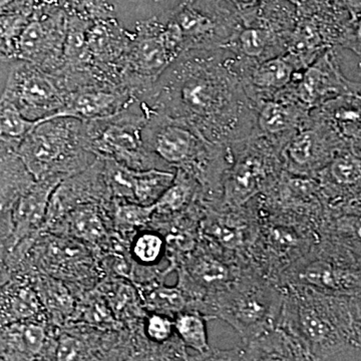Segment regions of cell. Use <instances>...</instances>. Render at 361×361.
Listing matches in <instances>:
<instances>
[{
	"mask_svg": "<svg viewBox=\"0 0 361 361\" xmlns=\"http://www.w3.org/2000/svg\"><path fill=\"white\" fill-rule=\"evenodd\" d=\"M141 102L221 146L246 141L255 130L257 104L247 92L236 54L223 47L180 54Z\"/></svg>",
	"mask_w": 361,
	"mask_h": 361,
	"instance_id": "cell-1",
	"label": "cell"
},
{
	"mask_svg": "<svg viewBox=\"0 0 361 361\" xmlns=\"http://www.w3.org/2000/svg\"><path fill=\"white\" fill-rule=\"evenodd\" d=\"M141 104L146 113L145 146L161 170L185 171L200 183L206 200L222 199L223 178L231 166L232 147L213 144L190 123Z\"/></svg>",
	"mask_w": 361,
	"mask_h": 361,
	"instance_id": "cell-2",
	"label": "cell"
},
{
	"mask_svg": "<svg viewBox=\"0 0 361 361\" xmlns=\"http://www.w3.org/2000/svg\"><path fill=\"white\" fill-rule=\"evenodd\" d=\"M279 323L296 337L310 360H344L360 353L351 330L348 296L310 287L283 286Z\"/></svg>",
	"mask_w": 361,
	"mask_h": 361,
	"instance_id": "cell-3",
	"label": "cell"
},
{
	"mask_svg": "<svg viewBox=\"0 0 361 361\" xmlns=\"http://www.w3.org/2000/svg\"><path fill=\"white\" fill-rule=\"evenodd\" d=\"M283 301L281 287L249 264L234 283L208 297L197 311L228 323L246 344L277 324Z\"/></svg>",
	"mask_w": 361,
	"mask_h": 361,
	"instance_id": "cell-4",
	"label": "cell"
},
{
	"mask_svg": "<svg viewBox=\"0 0 361 361\" xmlns=\"http://www.w3.org/2000/svg\"><path fill=\"white\" fill-rule=\"evenodd\" d=\"M13 274L42 273L65 282L75 293L94 288L104 278L99 254L70 237L40 231L11 253Z\"/></svg>",
	"mask_w": 361,
	"mask_h": 361,
	"instance_id": "cell-5",
	"label": "cell"
},
{
	"mask_svg": "<svg viewBox=\"0 0 361 361\" xmlns=\"http://www.w3.org/2000/svg\"><path fill=\"white\" fill-rule=\"evenodd\" d=\"M257 227L248 253L254 269L277 284L278 278L320 240V224L271 206L261 195L250 200Z\"/></svg>",
	"mask_w": 361,
	"mask_h": 361,
	"instance_id": "cell-6",
	"label": "cell"
},
{
	"mask_svg": "<svg viewBox=\"0 0 361 361\" xmlns=\"http://www.w3.org/2000/svg\"><path fill=\"white\" fill-rule=\"evenodd\" d=\"M16 154L35 180L66 179L90 167L97 158L87 146L84 121L71 116L39 121Z\"/></svg>",
	"mask_w": 361,
	"mask_h": 361,
	"instance_id": "cell-7",
	"label": "cell"
},
{
	"mask_svg": "<svg viewBox=\"0 0 361 361\" xmlns=\"http://www.w3.org/2000/svg\"><path fill=\"white\" fill-rule=\"evenodd\" d=\"M280 287L304 286L323 293L353 296L361 293V255L326 238L281 273Z\"/></svg>",
	"mask_w": 361,
	"mask_h": 361,
	"instance_id": "cell-8",
	"label": "cell"
},
{
	"mask_svg": "<svg viewBox=\"0 0 361 361\" xmlns=\"http://www.w3.org/2000/svg\"><path fill=\"white\" fill-rule=\"evenodd\" d=\"M161 18L180 56L190 51L222 49L241 25L238 14L222 0H180Z\"/></svg>",
	"mask_w": 361,
	"mask_h": 361,
	"instance_id": "cell-9",
	"label": "cell"
},
{
	"mask_svg": "<svg viewBox=\"0 0 361 361\" xmlns=\"http://www.w3.org/2000/svg\"><path fill=\"white\" fill-rule=\"evenodd\" d=\"M146 113L135 99L127 109L97 120L84 121L85 139L92 153L135 170L160 169L142 139Z\"/></svg>",
	"mask_w": 361,
	"mask_h": 361,
	"instance_id": "cell-10",
	"label": "cell"
},
{
	"mask_svg": "<svg viewBox=\"0 0 361 361\" xmlns=\"http://www.w3.org/2000/svg\"><path fill=\"white\" fill-rule=\"evenodd\" d=\"M231 147L233 160L223 178L222 200L243 206L276 184L284 171L281 152L254 135Z\"/></svg>",
	"mask_w": 361,
	"mask_h": 361,
	"instance_id": "cell-11",
	"label": "cell"
},
{
	"mask_svg": "<svg viewBox=\"0 0 361 361\" xmlns=\"http://www.w3.org/2000/svg\"><path fill=\"white\" fill-rule=\"evenodd\" d=\"M249 265L248 261L223 250L201 237L198 245L176 267L177 286L189 300L188 310H198L208 297L234 283Z\"/></svg>",
	"mask_w": 361,
	"mask_h": 361,
	"instance_id": "cell-12",
	"label": "cell"
},
{
	"mask_svg": "<svg viewBox=\"0 0 361 361\" xmlns=\"http://www.w3.org/2000/svg\"><path fill=\"white\" fill-rule=\"evenodd\" d=\"M179 56L168 39L161 16L139 21L126 59L123 85L135 99L142 101Z\"/></svg>",
	"mask_w": 361,
	"mask_h": 361,
	"instance_id": "cell-13",
	"label": "cell"
},
{
	"mask_svg": "<svg viewBox=\"0 0 361 361\" xmlns=\"http://www.w3.org/2000/svg\"><path fill=\"white\" fill-rule=\"evenodd\" d=\"M1 97L30 121L56 116L65 106L68 90L63 78L28 61H14Z\"/></svg>",
	"mask_w": 361,
	"mask_h": 361,
	"instance_id": "cell-14",
	"label": "cell"
},
{
	"mask_svg": "<svg viewBox=\"0 0 361 361\" xmlns=\"http://www.w3.org/2000/svg\"><path fill=\"white\" fill-rule=\"evenodd\" d=\"M68 7L37 4L16 44V61H23L58 73L63 65Z\"/></svg>",
	"mask_w": 361,
	"mask_h": 361,
	"instance_id": "cell-15",
	"label": "cell"
},
{
	"mask_svg": "<svg viewBox=\"0 0 361 361\" xmlns=\"http://www.w3.org/2000/svg\"><path fill=\"white\" fill-rule=\"evenodd\" d=\"M345 142L329 123L311 111L307 123L282 149L284 171L316 179Z\"/></svg>",
	"mask_w": 361,
	"mask_h": 361,
	"instance_id": "cell-16",
	"label": "cell"
},
{
	"mask_svg": "<svg viewBox=\"0 0 361 361\" xmlns=\"http://www.w3.org/2000/svg\"><path fill=\"white\" fill-rule=\"evenodd\" d=\"M201 237L223 250L248 261V253L255 238V210L250 201L243 206H233L222 199L203 200Z\"/></svg>",
	"mask_w": 361,
	"mask_h": 361,
	"instance_id": "cell-17",
	"label": "cell"
},
{
	"mask_svg": "<svg viewBox=\"0 0 361 361\" xmlns=\"http://www.w3.org/2000/svg\"><path fill=\"white\" fill-rule=\"evenodd\" d=\"M286 92L313 111L344 94H361V85L344 77L331 47L299 71Z\"/></svg>",
	"mask_w": 361,
	"mask_h": 361,
	"instance_id": "cell-18",
	"label": "cell"
},
{
	"mask_svg": "<svg viewBox=\"0 0 361 361\" xmlns=\"http://www.w3.org/2000/svg\"><path fill=\"white\" fill-rule=\"evenodd\" d=\"M109 205L110 203L78 206L42 231L78 240L94 249L99 257L110 252H126L129 243L118 238L114 232Z\"/></svg>",
	"mask_w": 361,
	"mask_h": 361,
	"instance_id": "cell-19",
	"label": "cell"
},
{
	"mask_svg": "<svg viewBox=\"0 0 361 361\" xmlns=\"http://www.w3.org/2000/svg\"><path fill=\"white\" fill-rule=\"evenodd\" d=\"M132 32L118 20L92 21L87 32V56L92 78L101 84L123 85Z\"/></svg>",
	"mask_w": 361,
	"mask_h": 361,
	"instance_id": "cell-20",
	"label": "cell"
},
{
	"mask_svg": "<svg viewBox=\"0 0 361 361\" xmlns=\"http://www.w3.org/2000/svg\"><path fill=\"white\" fill-rule=\"evenodd\" d=\"M111 200L104 175V159L97 157L90 167L59 183L51 195L42 229L78 206L85 204L106 205Z\"/></svg>",
	"mask_w": 361,
	"mask_h": 361,
	"instance_id": "cell-21",
	"label": "cell"
},
{
	"mask_svg": "<svg viewBox=\"0 0 361 361\" xmlns=\"http://www.w3.org/2000/svg\"><path fill=\"white\" fill-rule=\"evenodd\" d=\"M59 329L47 319L25 320L0 327V360H54Z\"/></svg>",
	"mask_w": 361,
	"mask_h": 361,
	"instance_id": "cell-22",
	"label": "cell"
},
{
	"mask_svg": "<svg viewBox=\"0 0 361 361\" xmlns=\"http://www.w3.org/2000/svg\"><path fill=\"white\" fill-rule=\"evenodd\" d=\"M311 111L282 90L273 99L259 104L254 135L263 137L280 152L307 123Z\"/></svg>",
	"mask_w": 361,
	"mask_h": 361,
	"instance_id": "cell-23",
	"label": "cell"
},
{
	"mask_svg": "<svg viewBox=\"0 0 361 361\" xmlns=\"http://www.w3.org/2000/svg\"><path fill=\"white\" fill-rule=\"evenodd\" d=\"M239 71L252 101L257 104L273 99L293 82L303 66L288 52L254 61L238 56Z\"/></svg>",
	"mask_w": 361,
	"mask_h": 361,
	"instance_id": "cell-24",
	"label": "cell"
},
{
	"mask_svg": "<svg viewBox=\"0 0 361 361\" xmlns=\"http://www.w3.org/2000/svg\"><path fill=\"white\" fill-rule=\"evenodd\" d=\"M135 99L132 92L123 85H82L68 92L65 106L52 118L71 116L82 121L108 118L127 109Z\"/></svg>",
	"mask_w": 361,
	"mask_h": 361,
	"instance_id": "cell-25",
	"label": "cell"
},
{
	"mask_svg": "<svg viewBox=\"0 0 361 361\" xmlns=\"http://www.w3.org/2000/svg\"><path fill=\"white\" fill-rule=\"evenodd\" d=\"M63 180L65 179L61 177L35 180L32 186L20 197L13 211V247L42 231L51 195Z\"/></svg>",
	"mask_w": 361,
	"mask_h": 361,
	"instance_id": "cell-26",
	"label": "cell"
},
{
	"mask_svg": "<svg viewBox=\"0 0 361 361\" xmlns=\"http://www.w3.org/2000/svg\"><path fill=\"white\" fill-rule=\"evenodd\" d=\"M35 182L18 154L8 152L0 158V238L13 245L14 208Z\"/></svg>",
	"mask_w": 361,
	"mask_h": 361,
	"instance_id": "cell-27",
	"label": "cell"
},
{
	"mask_svg": "<svg viewBox=\"0 0 361 361\" xmlns=\"http://www.w3.org/2000/svg\"><path fill=\"white\" fill-rule=\"evenodd\" d=\"M35 319L49 318L30 278L16 273L0 289V327Z\"/></svg>",
	"mask_w": 361,
	"mask_h": 361,
	"instance_id": "cell-28",
	"label": "cell"
},
{
	"mask_svg": "<svg viewBox=\"0 0 361 361\" xmlns=\"http://www.w3.org/2000/svg\"><path fill=\"white\" fill-rule=\"evenodd\" d=\"M108 301L116 319L130 332L142 326L148 311L142 305L137 288L130 280L118 277H104L97 285Z\"/></svg>",
	"mask_w": 361,
	"mask_h": 361,
	"instance_id": "cell-29",
	"label": "cell"
},
{
	"mask_svg": "<svg viewBox=\"0 0 361 361\" xmlns=\"http://www.w3.org/2000/svg\"><path fill=\"white\" fill-rule=\"evenodd\" d=\"M244 360H310L296 337L278 322L249 343H242Z\"/></svg>",
	"mask_w": 361,
	"mask_h": 361,
	"instance_id": "cell-30",
	"label": "cell"
},
{
	"mask_svg": "<svg viewBox=\"0 0 361 361\" xmlns=\"http://www.w3.org/2000/svg\"><path fill=\"white\" fill-rule=\"evenodd\" d=\"M23 275L30 278L39 294L49 323L61 327L70 322L77 305L78 294L65 282L49 275L37 272Z\"/></svg>",
	"mask_w": 361,
	"mask_h": 361,
	"instance_id": "cell-31",
	"label": "cell"
},
{
	"mask_svg": "<svg viewBox=\"0 0 361 361\" xmlns=\"http://www.w3.org/2000/svg\"><path fill=\"white\" fill-rule=\"evenodd\" d=\"M320 238L332 240L361 255V205L327 207Z\"/></svg>",
	"mask_w": 361,
	"mask_h": 361,
	"instance_id": "cell-32",
	"label": "cell"
},
{
	"mask_svg": "<svg viewBox=\"0 0 361 361\" xmlns=\"http://www.w3.org/2000/svg\"><path fill=\"white\" fill-rule=\"evenodd\" d=\"M200 183L183 170H176L170 187L155 203L153 218L168 219L186 212L203 196Z\"/></svg>",
	"mask_w": 361,
	"mask_h": 361,
	"instance_id": "cell-33",
	"label": "cell"
},
{
	"mask_svg": "<svg viewBox=\"0 0 361 361\" xmlns=\"http://www.w3.org/2000/svg\"><path fill=\"white\" fill-rule=\"evenodd\" d=\"M345 141H361V94H344L313 110Z\"/></svg>",
	"mask_w": 361,
	"mask_h": 361,
	"instance_id": "cell-34",
	"label": "cell"
},
{
	"mask_svg": "<svg viewBox=\"0 0 361 361\" xmlns=\"http://www.w3.org/2000/svg\"><path fill=\"white\" fill-rule=\"evenodd\" d=\"M134 285L148 312L161 313L175 318L179 313L188 310L189 300L184 292L177 285H166L164 278Z\"/></svg>",
	"mask_w": 361,
	"mask_h": 361,
	"instance_id": "cell-35",
	"label": "cell"
},
{
	"mask_svg": "<svg viewBox=\"0 0 361 361\" xmlns=\"http://www.w3.org/2000/svg\"><path fill=\"white\" fill-rule=\"evenodd\" d=\"M68 322L80 323L104 331L126 329L116 319L108 301L97 286L78 294L75 312Z\"/></svg>",
	"mask_w": 361,
	"mask_h": 361,
	"instance_id": "cell-36",
	"label": "cell"
},
{
	"mask_svg": "<svg viewBox=\"0 0 361 361\" xmlns=\"http://www.w3.org/2000/svg\"><path fill=\"white\" fill-rule=\"evenodd\" d=\"M155 211L154 205L113 199L109 205L111 225L118 238L130 243L140 230L149 227Z\"/></svg>",
	"mask_w": 361,
	"mask_h": 361,
	"instance_id": "cell-37",
	"label": "cell"
},
{
	"mask_svg": "<svg viewBox=\"0 0 361 361\" xmlns=\"http://www.w3.org/2000/svg\"><path fill=\"white\" fill-rule=\"evenodd\" d=\"M129 256L135 267L141 269H166L163 262L167 259V244L163 234L152 227L140 230L129 244Z\"/></svg>",
	"mask_w": 361,
	"mask_h": 361,
	"instance_id": "cell-38",
	"label": "cell"
},
{
	"mask_svg": "<svg viewBox=\"0 0 361 361\" xmlns=\"http://www.w3.org/2000/svg\"><path fill=\"white\" fill-rule=\"evenodd\" d=\"M39 122L27 120L13 104L0 97V149L16 153Z\"/></svg>",
	"mask_w": 361,
	"mask_h": 361,
	"instance_id": "cell-39",
	"label": "cell"
},
{
	"mask_svg": "<svg viewBox=\"0 0 361 361\" xmlns=\"http://www.w3.org/2000/svg\"><path fill=\"white\" fill-rule=\"evenodd\" d=\"M176 334L188 349L196 353V360H203L211 350L209 344L207 316L198 311L185 310L174 318Z\"/></svg>",
	"mask_w": 361,
	"mask_h": 361,
	"instance_id": "cell-40",
	"label": "cell"
},
{
	"mask_svg": "<svg viewBox=\"0 0 361 361\" xmlns=\"http://www.w3.org/2000/svg\"><path fill=\"white\" fill-rule=\"evenodd\" d=\"M175 171L148 169L135 170V202L142 205H154L164 192L170 187Z\"/></svg>",
	"mask_w": 361,
	"mask_h": 361,
	"instance_id": "cell-41",
	"label": "cell"
},
{
	"mask_svg": "<svg viewBox=\"0 0 361 361\" xmlns=\"http://www.w3.org/2000/svg\"><path fill=\"white\" fill-rule=\"evenodd\" d=\"M68 9L78 18L89 21L115 20L116 6L114 0H70Z\"/></svg>",
	"mask_w": 361,
	"mask_h": 361,
	"instance_id": "cell-42",
	"label": "cell"
},
{
	"mask_svg": "<svg viewBox=\"0 0 361 361\" xmlns=\"http://www.w3.org/2000/svg\"><path fill=\"white\" fill-rule=\"evenodd\" d=\"M338 44L361 56V13L351 16L343 26Z\"/></svg>",
	"mask_w": 361,
	"mask_h": 361,
	"instance_id": "cell-43",
	"label": "cell"
},
{
	"mask_svg": "<svg viewBox=\"0 0 361 361\" xmlns=\"http://www.w3.org/2000/svg\"><path fill=\"white\" fill-rule=\"evenodd\" d=\"M348 305L353 342L361 351V293L348 296Z\"/></svg>",
	"mask_w": 361,
	"mask_h": 361,
	"instance_id": "cell-44",
	"label": "cell"
},
{
	"mask_svg": "<svg viewBox=\"0 0 361 361\" xmlns=\"http://www.w3.org/2000/svg\"><path fill=\"white\" fill-rule=\"evenodd\" d=\"M222 1L238 14L241 23H247L257 14L262 0H222Z\"/></svg>",
	"mask_w": 361,
	"mask_h": 361,
	"instance_id": "cell-45",
	"label": "cell"
},
{
	"mask_svg": "<svg viewBox=\"0 0 361 361\" xmlns=\"http://www.w3.org/2000/svg\"><path fill=\"white\" fill-rule=\"evenodd\" d=\"M13 249V243L9 240L0 238V289L13 276L9 259Z\"/></svg>",
	"mask_w": 361,
	"mask_h": 361,
	"instance_id": "cell-46",
	"label": "cell"
},
{
	"mask_svg": "<svg viewBox=\"0 0 361 361\" xmlns=\"http://www.w3.org/2000/svg\"><path fill=\"white\" fill-rule=\"evenodd\" d=\"M35 8V0H0V14H32Z\"/></svg>",
	"mask_w": 361,
	"mask_h": 361,
	"instance_id": "cell-47",
	"label": "cell"
},
{
	"mask_svg": "<svg viewBox=\"0 0 361 361\" xmlns=\"http://www.w3.org/2000/svg\"><path fill=\"white\" fill-rule=\"evenodd\" d=\"M343 1L351 16L361 13V0H343Z\"/></svg>",
	"mask_w": 361,
	"mask_h": 361,
	"instance_id": "cell-48",
	"label": "cell"
},
{
	"mask_svg": "<svg viewBox=\"0 0 361 361\" xmlns=\"http://www.w3.org/2000/svg\"><path fill=\"white\" fill-rule=\"evenodd\" d=\"M70 0H35V6L37 4H56L63 7H68Z\"/></svg>",
	"mask_w": 361,
	"mask_h": 361,
	"instance_id": "cell-49",
	"label": "cell"
},
{
	"mask_svg": "<svg viewBox=\"0 0 361 361\" xmlns=\"http://www.w3.org/2000/svg\"><path fill=\"white\" fill-rule=\"evenodd\" d=\"M8 153V152L2 151V149H0V158H1L2 156L4 155V154Z\"/></svg>",
	"mask_w": 361,
	"mask_h": 361,
	"instance_id": "cell-50",
	"label": "cell"
},
{
	"mask_svg": "<svg viewBox=\"0 0 361 361\" xmlns=\"http://www.w3.org/2000/svg\"><path fill=\"white\" fill-rule=\"evenodd\" d=\"M360 78H361V63H360Z\"/></svg>",
	"mask_w": 361,
	"mask_h": 361,
	"instance_id": "cell-51",
	"label": "cell"
}]
</instances>
